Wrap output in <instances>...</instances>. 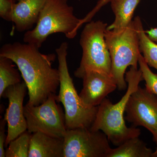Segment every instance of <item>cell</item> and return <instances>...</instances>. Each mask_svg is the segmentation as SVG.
I'll return each instance as SVG.
<instances>
[{"label":"cell","mask_w":157,"mask_h":157,"mask_svg":"<svg viewBox=\"0 0 157 157\" xmlns=\"http://www.w3.org/2000/svg\"><path fill=\"white\" fill-rule=\"evenodd\" d=\"M0 56L11 59L17 66L28 90L27 104L38 106L56 94L60 85L58 69L52 67L55 54H45L27 43H6L0 49Z\"/></svg>","instance_id":"1"},{"label":"cell","mask_w":157,"mask_h":157,"mask_svg":"<svg viewBox=\"0 0 157 157\" xmlns=\"http://www.w3.org/2000/svg\"><path fill=\"white\" fill-rule=\"evenodd\" d=\"M125 80L128 83L125 94L115 104H113L109 99H104L98 106L95 119L90 128L92 131L104 132L109 141L116 146L140 135V129L127 126L124 115L130 96L139 87L140 82L144 80L141 70L130 67L126 73Z\"/></svg>","instance_id":"2"},{"label":"cell","mask_w":157,"mask_h":157,"mask_svg":"<svg viewBox=\"0 0 157 157\" xmlns=\"http://www.w3.org/2000/svg\"><path fill=\"white\" fill-rule=\"evenodd\" d=\"M80 20L74 15L68 0H47L35 27L25 33L24 42L39 48L52 34L62 33L68 39H74Z\"/></svg>","instance_id":"3"},{"label":"cell","mask_w":157,"mask_h":157,"mask_svg":"<svg viewBox=\"0 0 157 157\" xmlns=\"http://www.w3.org/2000/svg\"><path fill=\"white\" fill-rule=\"evenodd\" d=\"M68 48L67 42H63L56 49L60 77L59 90L56 95L57 101L61 102L64 108L67 129L90 128L95 119L98 106L88 107L76 91L68 69Z\"/></svg>","instance_id":"4"},{"label":"cell","mask_w":157,"mask_h":157,"mask_svg":"<svg viewBox=\"0 0 157 157\" xmlns=\"http://www.w3.org/2000/svg\"><path fill=\"white\" fill-rule=\"evenodd\" d=\"M105 38L111 59V76L120 90L126 89L124 78L127 68H137L140 52L139 39L134 20L123 30L105 31Z\"/></svg>","instance_id":"5"},{"label":"cell","mask_w":157,"mask_h":157,"mask_svg":"<svg viewBox=\"0 0 157 157\" xmlns=\"http://www.w3.org/2000/svg\"><path fill=\"white\" fill-rule=\"evenodd\" d=\"M107 24L101 21L86 23L82 32L79 44L82 48L80 65L74 76L81 78L89 71H97L111 76V59L105 38Z\"/></svg>","instance_id":"6"},{"label":"cell","mask_w":157,"mask_h":157,"mask_svg":"<svg viewBox=\"0 0 157 157\" xmlns=\"http://www.w3.org/2000/svg\"><path fill=\"white\" fill-rule=\"evenodd\" d=\"M56 94L50 95L42 104L24 107L27 131L40 132L53 137L63 138L67 132L65 113L57 104Z\"/></svg>","instance_id":"7"},{"label":"cell","mask_w":157,"mask_h":157,"mask_svg":"<svg viewBox=\"0 0 157 157\" xmlns=\"http://www.w3.org/2000/svg\"><path fill=\"white\" fill-rule=\"evenodd\" d=\"M63 139V157H106L111 148L104 132L90 128L67 129Z\"/></svg>","instance_id":"8"},{"label":"cell","mask_w":157,"mask_h":157,"mask_svg":"<svg viewBox=\"0 0 157 157\" xmlns=\"http://www.w3.org/2000/svg\"><path fill=\"white\" fill-rule=\"evenodd\" d=\"M125 119L134 127L142 126L151 132L157 144V96L140 86L130 96Z\"/></svg>","instance_id":"9"},{"label":"cell","mask_w":157,"mask_h":157,"mask_svg":"<svg viewBox=\"0 0 157 157\" xmlns=\"http://www.w3.org/2000/svg\"><path fill=\"white\" fill-rule=\"evenodd\" d=\"M27 90V86L23 81L9 86L3 93L2 98H8L9 103L4 117L8 125L5 146L27 130L23 105Z\"/></svg>","instance_id":"10"},{"label":"cell","mask_w":157,"mask_h":157,"mask_svg":"<svg viewBox=\"0 0 157 157\" xmlns=\"http://www.w3.org/2000/svg\"><path fill=\"white\" fill-rule=\"evenodd\" d=\"M81 78L83 86L79 95L88 107H98L108 94L117 88L112 76L102 72L87 71Z\"/></svg>","instance_id":"11"},{"label":"cell","mask_w":157,"mask_h":157,"mask_svg":"<svg viewBox=\"0 0 157 157\" xmlns=\"http://www.w3.org/2000/svg\"><path fill=\"white\" fill-rule=\"evenodd\" d=\"M47 0H17L13 9L12 22L17 32L32 29Z\"/></svg>","instance_id":"12"},{"label":"cell","mask_w":157,"mask_h":157,"mask_svg":"<svg viewBox=\"0 0 157 157\" xmlns=\"http://www.w3.org/2000/svg\"><path fill=\"white\" fill-rule=\"evenodd\" d=\"M63 138L42 132L33 133L29 157H63Z\"/></svg>","instance_id":"13"},{"label":"cell","mask_w":157,"mask_h":157,"mask_svg":"<svg viewBox=\"0 0 157 157\" xmlns=\"http://www.w3.org/2000/svg\"><path fill=\"white\" fill-rule=\"evenodd\" d=\"M140 0H111L110 6L115 20L107 29L118 32L126 28L132 22L135 9Z\"/></svg>","instance_id":"14"},{"label":"cell","mask_w":157,"mask_h":157,"mask_svg":"<svg viewBox=\"0 0 157 157\" xmlns=\"http://www.w3.org/2000/svg\"><path fill=\"white\" fill-rule=\"evenodd\" d=\"M153 152L139 139L133 137L117 148H110L106 157H152Z\"/></svg>","instance_id":"15"},{"label":"cell","mask_w":157,"mask_h":157,"mask_svg":"<svg viewBox=\"0 0 157 157\" xmlns=\"http://www.w3.org/2000/svg\"><path fill=\"white\" fill-rule=\"evenodd\" d=\"M134 21L138 34L140 53L143 54L147 65L157 70V43L149 38L139 16L135 17Z\"/></svg>","instance_id":"16"},{"label":"cell","mask_w":157,"mask_h":157,"mask_svg":"<svg viewBox=\"0 0 157 157\" xmlns=\"http://www.w3.org/2000/svg\"><path fill=\"white\" fill-rule=\"evenodd\" d=\"M9 58L0 56V98L7 88L21 82V73Z\"/></svg>","instance_id":"17"},{"label":"cell","mask_w":157,"mask_h":157,"mask_svg":"<svg viewBox=\"0 0 157 157\" xmlns=\"http://www.w3.org/2000/svg\"><path fill=\"white\" fill-rule=\"evenodd\" d=\"M32 133L27 130L9 143L6 157H29Z\"/></svg>","instance_id":"18"},{"label":"cell","mask_w":157,"mask_h":157,"mask_svg":"<svg viewBox=\"0 0 157 157\" xmlns=\"http://www.w3.org/2000/svg\"><path fill=\"white\" fill-rule=\"evenodd\" d=\"M138 64L145 82V88L157 96V74L152 72L141 53L138 57Z\"/></svg>","instance_id":"19"},{"label":"cell","mask_w":157,"mask_h":157,"mask_svg":"<svg viewBox=\"0 0 157 157\" xmlns=\"http://www.w3.org/2000/svg\"><path fill=\"white\" fill-rule=\"evenodd\" d=\"M15 0H0V16L8 21H12Z\"/></svg>","instance_id":"20"},{"label":"cell","mask_w":157,"mask_h":157,"mask_svg":"<svg viewBox=\"0 0 157 157\" xmlns=\"http://www.w3.org/2000/svg\"><path fill=\"white\" fill-rule=\"evenodd\" d=\"M110 1L111 0H99L94 9L90 11L83 18L80 20V22L79 24V28L84 24L87 23L91 21L93 17L95 15L98 11L104 6H106L108 3H110Z\"/></svg>","instance_id":"21"},{"label":"cell","mask_w":157,"mask_h":157,"mask_svg":"<svg viewBox=\"0 0 157 157\" xmlns=\"http://www.w3.org/2000/svg\"><path fill=\"white\" fill-rule=\"evenodd\" d=\"M7 121L3 118L0 121V157H6L5 144L7 134H6V125Z\"/></svg>","instance_id":"22"},{"label":"cell","mask_w":157,"mask_h":157,"mask_svg":"<svg viewBox=\"0 0 157 157\" xmlns=\"http://www.w3.org/2000/svg\"><path fill=\"white\" fill-rule=\"evenodd\" d=\"M149 38L157 43V27L145 31Z\"/></svg>","instance_id":"23"},{"label":"cell","mask_w":157,"mask_h":157,"mask_svg":"<svg viewBox=\"0 0 157 157\" xmlns=\"http://www.w3.org/2000/svg\"><path fill=\"white\" fill-rule=\"evenodd\" d=\"M152 157H157V147L155 151L153 152V153L152 155Z\"/></svg>","instance_id":"24"}]
</instances>
